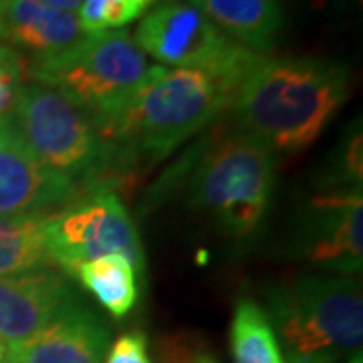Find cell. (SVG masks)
Listing matches in <instances>:
<instances>
[{
	"label": "cell",
	"mask_w": 363,
	"mask_h": 363,
	"mask_svg": "<svg viewBox=\"0 0 363 363\" xmlns=\"http://www.w3.org/2000/svg\"><path fill=\"white\" fill-rule=\"evenodd\" d=\"M293 247L325 272L357 277L363 267L362 188H323L301 212Z\"/></svg>",
	"instance_id": "obj_9"
},
{
	"label": "cell",
	"mask_w": 363,
	"mask_h": 363,
	"mask_svg": "<svg viewBox=\"0 0 363 363\" xmlns=\"http://www.w3.org/2000/svg\"><path fill=\"white\" fill-rule=\"evenodd\" d=\"M347 67L317 57L264 59L234 95V117L272 152L298 154L321 138L350 99Z\"/></svg>",
	"instance_id": "obj_1"
},
{
	"label": "cell",
	"mask_w": 363,
	"mask_h": 363,
	"mask_svg": "<svg viewBox=\"0 0 363 363\" xmlns=\"http://www.w3.org/2000/svg\"><path fill=\"white\" fill-rule=\"evenodd\" d=\"M40 4H47V6H52V9H59V11H67V13H75L77 14L79 6L83 0H37Z\"/></svg>",
	"instance_id": "obj_21"
},
{
	"label": "cell",
	"mask_w": 363,
	"mask_h": 363,
	"mask_svg": "<svg viewBox=\"0 0 363 363\" xmlns=\"http://www.w3.org/2000/svg\"><path fill=\"white\" fill-rule=\"evenodd\" d=\"M109 341L104 319L77 298L35 337L9 350L11 363H104Z\"/></svg>",
	"instance_id": "obj_12"
},
{
	"label": "cell",
	"mask_w": 363,
	"mask_h": 363,
	"mask_svg": "<svg viewBox=\"0 0 363 363\" xmlns=\"http://www.w3.org/2000/svg\"><path fill=\"white\" fill-rule=\"evenodd\" d=\"M156 0H83L77 11L87 35L109 33L142 18Z\"/></svg>",
	"instance_id": "obj_18"
},
{
	"label": "cell",
	"mask_w": 363,
	"mask_h": 363,
	"mask_svg": "<svg viewBox=\"0 0 363 363\" xmlns=\"http://www.w3.org/2000/svg\"><path fill=\"white\" fill-rule=\"evenodd\" d=\"M236 89L200 69L152 65L143 87L105 133L123 156L157 162L233 105Z\"/></svg>",
	"instance_id": "obj_2"
},
{
	"label": "cell",
	"mask_w": 363,
	"mask_h": 363,
	"mask_svg": "<svg viewBox=\"0 0 363 363\" xmlns=\"http://www.w3.org/2000/svg\"><path fill=\"white\" fill-rule=\"evenodd\" d=\"M51 262L71 277L81 262L121 255L143 277L142 238L125 204L111 188L83 192L75 202L47 216Z\"/></svg>",
	"instance_id": "obj_8"
},
{
	"label": "cell",
	"mask_w": 363,
	"mask_h": 363,
	"mask_svg": "<svg viewBox=\"0 0 363 363\" xmlns=\"http://www.w3.org/2000/svg\"><path fill=\"white\" fill-rule=\"evenodd\" d=\"M104 363H152L142 331H128L109 345Z\"/></svg>",
	"instance_id": "obj_19"
},
{
	"label": "cell",
	"mask_w": 363,
	"mask_h": 363,
	"mask_svg": "<svg viewBox=\"0 0 363 363\" xmlns=\"http://www.w3.org/2000/svg\"><path fill=\"white\" fill-rule=\"evenodd\" d=\"M188 169V200L233 240H248L269 214L274 152L242 130L198 145Z\"/></svg>",
	"instance_id": "obj_4"
},
{
	"label": "cell",
	"mask_w": 363,
	"mask_h": 363,
	"mask_svg": "<svg viewBox=\"0 0 363 363\" xmlns=\"http://www.w3.org/2000/svg\"><path fill=\"white\" fill-rule=\"evenodd\" d=\"M25 71L26 65L23 61L14 65H0V121L13 113Z\"/></svg>",
	"instance_id": "obj_20"
},
{
	"label": "cell",
	"mask_w": 363,
	"mask_h": 363,
	"mask_svg": "<svg viewBox=\"0 0 363 363\" xmlns=\"http://www.w3.org/2000/svg\"><path fill=\"white\" fill-rule=\"evenodd\" d=\"M2 4H4V0H0V9H2Z\"/></svg>",
	"instance_id": "obj_26"
},
{
	"label": "cell",
	"mask_w": 363,
	"mask_h": 363,
	"mask_svg": "<svg viewBox=\"0 0 363 363\" xmlns=\"http://www.w3.org/2000/svg\"><path fill=\"white\" fill-rule=\"evenodd\" d=\"M143 55L176 69H200L238 91L267 55L242 47L186 0H168L143 14L131 37Z\"/></svg>",
	"instance_id": "obj_7"
},
{
	"label": "cell",
	"mask_w": 363,
	"mask_h": 363,
	"mask_svg": "<svg viewBox=\"0 0 363 363\" xmlns=\"http://www.w3.org/2000/svg\"><path fill=\"white\" fill-rule=\"evenodd\" d=\"M164 2H168V0H164Z\"/></svg>",
	"instance_id": "obj_27"
},
{
	"label": "cell",
	"mask_w": 363,
	"mask_h": 363,
	"mask_svg": "<svg viewBox=\"0 0 363 363\" xmlns=\"http://www.w3.org/2000/svg\"><path fill=\"white\" fill-rule=\"evenodd\" d=\"M81 194L75 182L40 162L13 117L0 121V218L52 214Z\"/></svg>",
	"instance_id": "obj_10"
},
{
	"label": "cell",
	"mask_w": 363,
	"mask_h": 363,
	"mask_svg": "<svg viewBox=\"0 0 363 363\" xmlns=\"http://www.w3.org/2000/svg\"><path fill=\"white\" fill-rule=\"evenodd\" d=\"M23 59H21V55L11 49V47H6L2 40H0V65H14V63H21Z\"/></svg>",
	"instance_id": "obj_22"
},
{
	"label": "cell",
	"mask_w": 363,
	"mask_h": 363,
	"mask_svg": "<svg viewBox=\"0 0 363 363\" xmlns=\"http://www.w3.org/2000/svg\"><path fill=\"white\" fill-rule=\"evenodd\" d=\"M228 341L233 363H286L269 313L252 298L236 303Z\"/></svg>",
	"instance_id": "obj_17"
},
{
	"label": "cell",
	"mask_w": 363,
	"mask_h": 363,
	"mask_svg": "<svg viewBox=\"0 0 363 363\" xmlns=\"http://www.w3.org/2000/svg\"><path fill=\"white\" fill-rule=\"evenodd\" d=\"M28 77L63 93L105 133L113 128L152 71L147 57L125 30L85 35L57 57L33 59Z\"/></svg>",
	"instance_id": "obj_5"
},
{
	"label": "cell",
	"mask_w": 363,
	"mask_h": 363,
	"mask_svg": "<svg viewBox=\"0 0 363 363\" xmlns=\"http://www.w3.org/2000/svg\"><path fill=\"white\" fill-rule=\"evenodd\" d=\"M267 297L285 362L343 363L362 355L363 293L355 277L309 272Z\"/></svg>",
	"instance_id": "obj_3"
},
{
	"label": "cell",
	"mask_w": 363,
	"mask_h": 363,
	"mask_svg": "<svg viewBox=\"0 0 363 363\" xmlns=\"http://www.w3.org/2000/svg\"><path fill=\"white\" fill-rule=\"evenodd\" d=\"M242 47L267 55L283 35L285 13L279 0H186Z\"/></svg>",
	"instance_id": "obj_14"
},
{
	"label": "cell",
	"mask_w": 363,
	"mask_h": 363,
	"mask_svg": "<svg viewBox=\"0 0 363 363\" xmlns=\"http://www.w3.org/2000/svg\"><path fill=\"white\" fill-rule=\"evenodd\" d=\"M116 319L128 317L140 301L142 274L121 255L81 262L71 274Z\"/></svg>",
	"instance_id": "obj_15"
},
{
	"label": "cell",
	"mask_w": 363,
	"mask_h": 363,
	"mask_svg": "<svg viewBox=\"0 0 363 363\" xmlns=\"http://www.w3.org/2000/svg\"><path fill=\"white\" fill-rule=\"evenodd\" d=\"M79 298L69 277L43 267L0 279V341L16 347L35 337Z\"/></svg>",
	"instance_id": "obj_11"
},
{
	"label": "cell",
	"mask_w": 363,
	"mask_h": 363,
	"mask_svg": "<svg viewBox=\"0 0 363 363\" xmlns=\"http://www.w3.org/2000/svg\"><path fill=\"white\" fill-rule=\"evenodd\" d=\"M11 117L43 164L75 182L83 192L104 188L101 178L113 166L111 145L63 93L26 83L18 91Z\"/></svg>",
	"instance_id": "obj_6"
},
{
	"label": "cell",
	"mask_w": 363,
	"mask_h": 363,
	"mask_svg": "<svg viewBox=\"0 0 363 363\" xmlns=\"http://www.w3.org/2000/svg\"><path fill=\"white\" fill-rule=\"evenodd\" d=\"M85 35L77 14L37 0H4L0 9V39L16 49L35 52V59L69 51Z\"/></svg>",
	"instance_id": "obj_13"
},
{
	"label": "cell",
	"mask_w": 363,
	"mask_h": 363,
	"mask_svg": "<svg viewBox=\"0 0 363 363\" xmlns=\"http://www.w3.org/2000/svg\"><path fill=\"white\" fill-rule=\"evenodd\" d=\"M343 363H362V355H359V357H353V359H350V362H343Z\"/></svg>",
	"instance_id": "obj_25"
},
{
	"label": "cell",
	"mask_w": 363,
	"mask_h": 363,
	"mask_svg": "<svg viewBox=\"0 0 363 363\" xmlns=\"http://www.w3.org/2000/svg\"><path fill=\"white\" fill-rule=\"evenodd\" d=\"M194 363H218L214 357H208V355H200Z\"/></svg>",
	"instance_id": "obj_24"
},
{
	"label": "cell",
	"mask_w": 363,
	"mask_h": 363,
	"mask_svg": "<svg viewBox=\"0 0 363 363\" xmlns=\"http://www.w3.org/2000/svg\"><path fill=\"white\" fill-rule=\"evenodd\" d=\"M0 363H11V350L0 341Z\"/></svg>",
	"instance_id": "obj_23"
},
{
	"label": "cell",
	"mask_w": 363,
	"mask_h": 363,
	"mask_svg": "<svg viewBox=\"0 0 363 363\" xmlns=\"http://www.w3.org/2000/svg\"><path fill=\"white\" fill-rule=\"evenodd\" d=\"M47 216L0 218V279L52 264L47 245Z\"/></svg>",
	"instance_id": "obj_16"
}]
</instances>
